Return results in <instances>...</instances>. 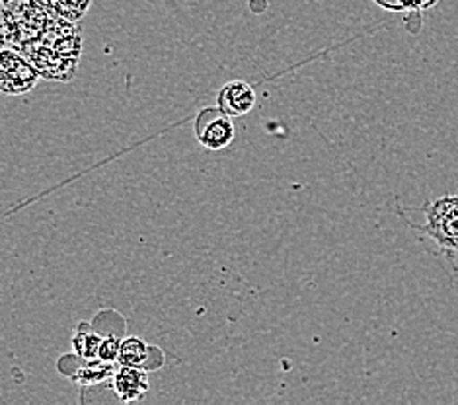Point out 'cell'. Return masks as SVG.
<instances>
[{"label": "cell", "mask_w": 458, "mask_h": 405, "mask_svg": "<svg viewBox=\"0 0 458 405\" xmlns=\"http://www.w3.org/2000/svg\"><path fill=\"white\" fill-rule=\"evenodd\" d=\"M375 3L390 13H421L437 4L439 0H375Z\"/></svg>", "instance_id": "obj_12"}, {"label": "cell", "mask_w": 458, "mask_h": 405, "mask_svg": "<svg viewBox=\"0 0 458 405\" xmlns=\"http://www.w3.org/2000/svg\"><path fill=\"white\" fill-rule=\"evenodd\" d=\"M51 10L63 18H67L71 21H81L84 18V14L89 13L90 3L92 0H43Z\"/></svg>", "instance_id": "obj_11"}, {"label": "cell", "mask_w": 458, "mask_h": 405, "mask_svg": "<svg viewBox=\"0 0 458 405\" xmlns=\"http://www.w3.org/2000/svg\"><path fill=\"white\" fill-rule=\"evenodd\" d=\"M114 392L119 401L131 403L145 398L148 392V375L143 367H127L119 365L114 375Z\"/></svg>", "instance_id": "obj_7"}, {"label": "cell", "mask_w": 458, "mask_h": 405, "mask_svg": "<svg viewBox=\"0 0 458 405\" xmlns=\"http://www.w3.org/2000/svg\"><path fill=\"white\" fill-rule=\"evenodd\" d=\"M423 223H408L420 234L429 238L443 254H458V195H446L421 207Z\"/></svg>", "instance_id": "obj_3"}, {"label": "cell", "mask_w": 458, "mask_h": 405, "mask_svg": "<svg viewBox=\"0 0 458 405\" xmlns=\"http://www.w3.org/2000/svg\"><path fill=\"white\" fill-rule=\"evenodd\" d=\"M3 46L18 53L38 41L57 18L43 0H0Z\"/></svg>", "instance_id": "obj_2"}, {"label": "cell", "mask_w": 458, "mask_h": 405, "mask_svg": "<svg viewBox=\"0 0 458 405\" xmlns=\"http://www.w3.org/2000/svg\"><path fill=\"white\" fill-rule=\"evenodd\" d=\"M21 55L39 71L41 79L69 82L82 55L81 30L74 21L57 14L46 34L28 46Z\"/></svg>", "instance_id": "obj_1"}, {"label": "cell", "mask_w": 458, "mask_h": 405, "mask_svg": "<svg viewBox=\"0 0 458 405\" xmlns=\"http://www.w3.org/2000/svg\"><path fill=\"white\" fill-rule=\"evenodd\" d=\"M102 339L98 333H94L89 324H82L79 330H76L74 337H72V349L76 357L86 359V360H94L100 359V345Z\"/></svg>", "instance_id": "obj_9"}, {"label": "cell", "mask_w": 458, "mask_h": 405, "mask_svg": "<svg viewBox=\"0 0 458 405\" xmlns=\"http://www.w3.org/2000/svg\"><path fill=\"white\" fill-rule=\"evenodd\" d=\"M41 74L24 55L4 47L0 53V89L6 96H21L36 89Z\"/></svg>", "instance_id": "obj_4"}, {"label": "cell", "mask_w": 458, "mask_h": 405, "mask_svg": "<svg viewBox=\"0 0 458 405\" xmlns=\"http://www.w3.org/2000/svg\"><path fill=\"white\" fill-rule=\"evenodd\" d=\"M82 360L84 363L76 365V368L63 370V375H67L74 384H81L82 388L100 384V382L112 378L117 372L115 363H107V360H102V359H94V360L82 359Z\"/></svg>", "instance_id": "obj_8"}, {"label": "cell", "mask_w": 458, "mask_h": 405, "mask_svg": "<svg viewBox=\"0 0 458 405\" xmlns=\"http://www.w3.org/2000/svg\"><path fill=\"white\" fill-rule=\"evenodd\" d=\"M148 345L140 337H127L122 342V353H119V365L143 367L148 357Z\"/></svg>", "instance_id": "obj_10"}, {"label": "cell", "mask_w": 458, "mask_h": 405, "mask_svg": "<svg viewBox=\"0 0 458 405\" xmlns=\"http://www.w3.org/2000/svg\"><path fill=\"white\" fill-rule=\"evenodd\" d=\"M119 353H122V342L115 335L104 337L100 345V359L107 363H117Z\"/></svg>", "instance_id": "obj_13"}, {"label": "cell", "mask_w": 458, "mask_h": 405, "mask_svg": "<svg viewBox=\"0 0 458 405\" xmlns=\"http://www.w3.org/2000/svg\"><path fill=\"white\" fill-rule=\"evenodd\" d=\"M216 105H219L226 115L242 117L256 107V92L248 82L233 80L225 84L219 94H216Z\"/></svg>", "instance_id": "obj_6"}, {"label": "cell", "mask_w": 458, "mask_h": 405, "mask_svg": "<svg viewBox=\"0 0 458 405\" xmlns=\"http://www.w3.org/2000/svg\"><path fill=\"white\" fill-rule=\"evenodd\" d=\"M234 135L236 129L233 117L226 115L219 105L205 107L195 117V137H198L199 145L207 150L226 148L234 140Z\"/></svg>", "instance_id": "obj_5"}]
</instances>
